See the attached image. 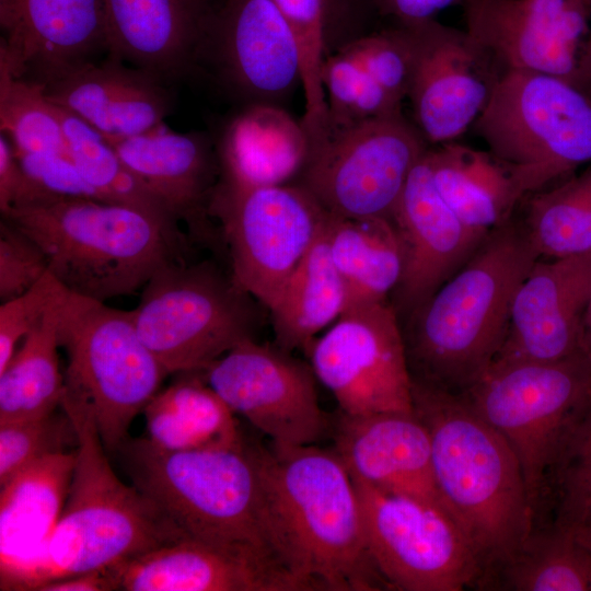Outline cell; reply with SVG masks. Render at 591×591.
Wrapping results in <instances>:
<instances>
[{"mask_svg": "<svg viewBox=\"0 0 591 591\" xmlns=\"http://www.w3.org/2000/svg\"><path fill=\"white\" fill-rule=\"evenodd\" d=\"M113 573L125 591H289L253 561L187 537L113 567Z\"/></svg>", "mask_w": 591, "mask_h": 591, "instance_id": "484cf974", "label": "cell"}, {"mask_svg": "<svg viewBox=\"0 0 591 591\" xmlns=\"http://www.w3.org/2000/svg\"><path fill=\"white\" fill-rule=\"evenodd\" d=\"M134 485L184 537L240 555L304 591L273 509L259 445L165 451L147 439L127 441ZM120 448V449H121Z\"/></svg>", "mask_w": 591, "mask_h": 591, "instance_id": "6da1fadb", "label": "cell"}, {"mask_svg": "<svg viewBox=\"0 0 591 591\" xmlns=\"http://www.w3.org/2000/svg\"><path fill=\"white\" fill-rule=\"evenodd\" d=\"M199 69L242 107H283L302 86L298 42L274 0H217Z\"/></svg>", "mask_w": 591, "mask_h": 591, "instance_id": "2e32d148", "label": "cell"}, {"mask_svg": "<svg viewBox=\"0 0 591 591\" xmlns=\"http://www.w3.org/2000/svg\"><path fill=\"white\" fill-rule=\"evenodd\" d=\"M259 454L273 509L306 590H385L367 551L355 482L334 450L311 445Z\"/></svg>", "mask_w": 591, "mask_h": 591, "instance_id": "8992f818", "label": "cell"}, {"mask_svg": "<svg viewBox=\"0 0 591 591\" xmlns=\"http://www.w3.org/2000/svg\"><path fill=\"white\" fill-rule=\"evenodd\" d=\"M0 129L14 150L70 157L57 106L43 86L0 65Z\"/></svg>", "mask_w": 591, "mask_h": 591, "instance_id": "8d00e7d4", "label": "cell"}, {"mask_svg": "<svg viewBox=\"0 0 591 591\" xmlns=\"http://www.w3.org/2000/svg\"><path fill=\"white\" fill-rule=\"evenodd\" d=\"M354 482L367 551L386 589L479 590L480 559L465 532L444 509Z\"/></svg>", "mask_w": 591, "mask_h": 591, "instance_id": "7c38bea8", "label": "cell"}, {"mask_svg": "<svg viewBox=\"0 0 591 591\" xmlns=\"http://www.w3.org/2000/svg\"><path fill=\"white\" fill-rule=\"evenodd\" d=\"M57 109L72 162L105 201L144 211L171 230L182 233L178 221L128 170L114 148L97 130L70 112L59 106Z\"/></svg>", "mask_w": 591, "mask_h": 591, "instance_id": "d590c367", "label": "cell"}, {"mask_svg": "<svg viewBox=\"0 0 591 591\" xmlns=\"http://www.w3.org/2000/svg\"><path fill=\"white\" fill-rule=\"evenodd\" d=\"M201 372L231 412L267 436L273 447L315 444L332 430L311 366L276 345L246 338Z\"/></svg>", "mask_w": 591, "mask_h": 591, "instance_id": "9a60e30c", "label": "cell"}, {"mask_svg": "<svg viewBox=\"0 0 591 591\" xmlns=\"http://www.w3.org/2000/svg\"><path fill=\"white\" fill-rule=\"evenodd\" d=\"M583 341L584 347L591 357V298L583 318Z\"/></svg>", "mask_w": 591, "mask_h": 591, "instance_id": "f907efd6", "label": "cell"}, {"mask_svg": "<svg viewBox=\"0 0 591 591\" xmlns=\"http://www.w3.org/2000/svg\"><path fill=\"white\" fill-rule=\"evenodd\" d=\"M320 80L326 101L324 132L403 113L402 103L344 51L324 57Z\"/></svg>", "mask_w": 591, "mask_h": 591, "instance_id": "74e56055", "label": "cell"}, {"mask_svg": "<svg viewBox=\"0 0 591 591\" xmlns=\"http://www.w3.org/2000/svg\"><path fill=\"white\" fill-rule=\"evenodd\" d=\"M426 159L448 206L471 229L488 234L515 216L534 193L525 171L491 151L456 142L429 146Z\"/></svg>", "mask_w": 591, "mask_h": 591, "instance_id": "4316f807", "label": "cell"}, {"mask_svg": "<svg viewBox=\"0 0 591 591\" xmlns=\"http://www.w3.org/2000/svg\"><path fill=\"white\" fill-rule=\"evenodd\" d=\"M209 213L219 221L233 280L267 310L318 237L328 215L297 183L244 186L221 177Z\"/></svg>", "mask_w": 591, "mask_h": 591, "instance_id": "8fae6325", "label": "cell"}, {"mask_svg": "<svg viewBox=\"0 0 591 591\" xmlns=\"http://www.w3.org/2000/svg\"><path fill=\"white\" fill-rule=\"evenodd\" d=\"M106 140L128 170L186 224L195 242L217 247L209 204L220 163L208 134L176 132L162 123L136 136Z\"/></svg>", "mask_w": 591, "mask_h": 591, "instance_id": "7402d4cb", "label": "cell"}, {"mask_svg": "<svg viewBox=\"0 0 591 591\" xmlns=\"http://www.w3.org/2000/svg\"><path fill=\"white\" fill-rule=\"evenodd\" d=\"M14 153L24 172L43 189L60 196L105 201L103 196L83 177L71 159L16 150Z\"/></svg>", "mask_w": 591, "mask_h": 591, "instance_id": "f6af8a7d", "label": "cell"}, {"mask_svg": "<svg viewBox=\"0 0 591 591\" xmlns=\"http://www.w3.org/2000/svg\"><path fill=\"white\" fill-rule=\"evenodd\" d=\"M256 303L230 270L210 260L178 259L152 275L130 312L139 337L171 374L202 371L253 338Z\"/></svg>", "mask_w": 591, "mask_h": 591, "instance_id": "9c48e42d", "label": "cell"}, {"mask_svg": "<svg viewBox=\"0 0 591 591\" xmlns=\"http://www.w3.org/2000/svg\"><path fill=\"white\" fill-rule=\"evenodd\" d=\"M591 254L540 257L520 283L505 343L494 362L556 361L587 350Z\"/></svg>", "mask_w": 591, "mask_h": 591, "instance_id": "ffe728a7", "label": "cell"}, {"mask_svg": "<svg viewBox=\"0 0 591 591\" xmlns=\"http://www.w3.org/2000/svg\"><path fill=\"white\" fill-rule=\"evenodd\" d=\"M60 291L0 372V424L45 416L60 408L65 389L57 333Z\"/></svg>", "mask_w": 591, "mask_h": 591, "instance_id": "836d02e7", "label": "cell"}, {"mask_svg": "<svg viewBox=\"0 0 591 591\" xmlns=\"http://www.w3.org/2000/svg\"><path fill=\"white\" fill-rule=\"evenodd\" d=\"M473 128L535 192L591 162V101L558 77L508 70Z\"/></svg>", "mask_w": 591, "mask_h": 591, "instance_id": "30bf717a", "label": "cell"}, {"mask_svg": "<svg viewBox=\"0 0 591 591\" xmlns=\"http://www.w3.org/2000/svg\"><path fill=\"white\" fill-rule=\"evenodd\" d=\"M49 271L42 247L14 223L0 221V299L16 298L33 288Z\"/></svg>", "mask_w": 591, "mask_h": 591, "instance_id": "7bdbcfd3", "label": "cell"}, {"mask_svg": "<svg viewBox=\"0 0 591 591\" xmlns=\"http://www.w3.org/2000/svg\"><path fill=\"white\" fill-rule=\"evenodd\" d=\"M460 395L510 444L521 465L534 529L547 524L553 468L591 407L588 351L556 361L494 362Z\"/></svg>", "mask_w": 591, "mask_h": 591, "instance_id": "52a82bcc", "label": "cell"}, {"mask_svg": "<svg viewBox=\"0 0 591 591\" xmlns=\"http://www.w3.org/2000/svg\"><path fill=\"white\" fill-rule=\"evenodd\" d=\"M483 590L591 591V551L572 529L538 526L493 571Z\"/></svg>", "mask_w": 591, "mask_h": 591, "instance_id": "d6a6232c", "label": "cell"}, {"mask_svg": "<svg viewBox=\"0 0 591 591\" xmlns=\"http://www.w3.org/2000/svg\"><path fill=\"white\" fill-rule=\"evenodd\" d=\"M46 97L76 115L104 138H126L164 123L173 107L167 83L106 54L39 83Z\"/></svg>", "mask_w": 591, "mask_h": 591, "instance_id": "cb8c5ba5", "label": "cell"}, {"mask_svg": "<svg viewBox=\"0 0 591 591\" xmlns=\"http://www.w3.org/2000/svg\"><path fill=\"white\" fill-rule=\"evenodd\" d=\"M60 407L78 438L66 503L42 552L0 579L1 590L38 591L48 582L109 569L184 537L151 499L118 478L88 408L68 398Z\"/></svg>", "mask_w": 591, "mask_h": 591, "instance_id": "277c9868", "label": "cell"}, {"mask_svg": "<svg viewBox=\"0 0 591 591\" xmlns=\"http://www.w3.org/2000/svg\"><path fill=\"white\" fill-rule=\"evenodd\" d=\"M577 530L591 524V407L565 441L549 483V522Z\"/></svg>", "mask_w": 591, "mask_h": 591, "instance_id": "f35d334b", "label": "cell"}, {"mask_svg": "<svg viewBox=\"0 0 591 591\" xmlns=\"http://www.w3.org/2000/svg\"><path fill=\"white\" fill-rule=\"evenodd\" d=\"M61 285L48 271L33 288L0 305V372L20 341L42 322L56 300Z\"/></svg>", "mask_w": 591, "mask_h": 591, "instance_id": "ee69618b", "label": "cell"}, {"mask_svg": "<svg viewBox=\"0 0 591 591\" xmlns=\"http://www.w3.org/2000/svg\"><path fill=\"white\" fill-rule=\"evenodd\" d=\"M331 431L333 450L354 480L433 503L448 512L434 479L430 436L415 412H339Z\"/></svg>", "mask_w": 591, "mask_h": 591, "instance_id": "603a6c76", "label": "cell"}, {"mask_svg": "<svg viewBox=\"0 0 591 591\" xmlns=\"http://www.w3.org/2000/svg\"><path fill=\"white\" fill-rule=\"evenodd\" d=\"M0 65L42 83L108 53L104 0H0Z\"/></svg>", "mask_w": 591, "mask_h": 591, "instance_id": "44dd1931", "label": "cell"}, {"mask_svg": "<svg viewBox=\"0 0 591 591\" xmlns=\"http://www.w3.org/2000/svg\"><path fill=\"white\" fill-rule=\"evenodd\" d=\"M216 147L221 178L276 186L297 183L310 158L311 139L285 107L254 104L229 121Z\"/></svg>", "mask_w": 591, "mask_h": 591, "instance_id": "83f0119b", "label": "cell"}, {"mask_svg": "<svg viewBox=\"0 0 591 591\" xmlns=\"http://www.w3.org/2000/svg\"><path fill=\"white\" fill-rule=\"evenodd\" d=\"M520 218L540 257L591 254V165L529 195Z\"/></svg>", "mask_w": 591, "mask_h": 591, "instance_id": "e575fe53", "label": "cell"}, {"mask_svg": "<svg viewBox=\"0 0 591 591\" xmlns=\"http://www.w3.org/2000/svg\"><path fill=\"white\" fill-rule=\"evenodd\" d=\"M76 449L38 459L0 486V579L33 560L50 537L68 496Z\"/></svg>", "mask_w": 591, "mask_h": 591, "instance_id": "f1b7e54d", "label": "cell"}, {"mask_svg": "<svg viewBox=\"0 0 591 591\" xmlns=\"http://www.w3.org/2000/svg\"><path fill=\"white\" fill-rule=\"evenodd\" d=\"M428 147L403 113L326 131L311 141L297 184L332 216L391 219Z\"/></svg>", "mask_w": 591, "mask_h": 591, "instance_id": "4fadbf2b", "label": "cell"}, {"mask_svg": "<svg viewBox=\"0 0 591 591\" xmlns=\"http://www.w3.org/2000/svg\"><path fill=\"white\" fill-rule=\"evenodd\" d=\"M217 0H104L108 53L163 82L199 69Z\"/></svg>", "mask_w": 591, "mask_h": 591, "instance_id": "d4e9b609", "label": "cell"}, {"mask_svg": "<svg viewBox=\"0 0 591 591\" xmlns=\"http://www.w3.org/2000/svg\"><path fill=\"white\" fill-rule=\"evenodd\" d=\"M42 187L22 169L9 138L0 136V211L8 212L35 196Z\"/></svg>", "mask_w": 591, "mask_h": 591, "instance_id": "bcb514c9", "label": "cell"}, {"mask_svg": "<svg viewBox=\"0 0 591 591\" xmlns=\"http://www.w3.org/2000/svg\"><path fill=\"white\" fill-rule=\"evenodd\" d=\"M467 33L507 70L569 82L591 12L572 0H462Z\"/></svg>", "mask_w": 591, "mask_h": 591, "instance_id": "ac0fdd59", "label": "cell"}, {"mask_svg": "<svg viewBox=\"0 0 591 591\" xmlns=\"http://www.w3.org/2000/svg\"><path fill=\"white\" fill-rule=\"evenodd\" d=\"M578 540L591 551V524L575 530Z\"/></svg>", "mask_w": 591, "mask_h": 591, "instance_id": "816d5d0a", "label": "cell"}, {"mask_svg": "<svg viewBox=\"0 0 591 591\" xmlns=\"http://www.w3.org/2000/svg\"><path fill=\"white\" fill-rule=\"evenodd\" d=\"M143 414L146 439L161 450L224 449L244 440L235 415L198 375L184 376L159 391Z\"/></svg>", "mask_w": 591, "mask_h": 591, "instance_id": "4dcf8cb0", "label": "cell"}, {"mask_svg": "<svg viewBox=\"0 0 591 591\" xmlns=\"http://www.w3.org/2000/svg\"><path fill=\"white\" fill-rule=\"evenodd\" d=\"M462 0H372L378 15L393 24L414 25L436 19L442 10L460 5Z\"/></svg>", "mask_w": 591, "mask_h": 591, "instance_id": "7dc6e473", "label": "cell"}, {"mask_svg": "<svg viewBox=\"0 0 591 591\" xmlns=\"http://www.w3.org/2000/svg\"><path fill=\"white\" fill-rule=\"evenodd\" d=\"M413 405L430 436L443 505L480 559L483 590L534 529L520 462L462 395L413 381Z\"/></svg>", "mask_w": 591, "mask_h": 591, "instance_id": "3957f363", "label": "cell"}, {"mask_svg": "<svg viewBox=\"0 0 591 591\" xmlns=\"http://www.w3.org/2000/svg\"><path fill=\"white\" fill-rule=\"evenodd\" d=\"M569 83L580 90L591 101V33L584 39Z\"/></svg>", "mask_w": 591, "mask_h": 591, "instance_id": "681fc988", "label": "cell"}, {"mask_svg": "<svg viewBox=\"0 0 591 591\" xmlns=\"http://www.w3.org/2000/svg\"><path fill=\"white\" fill-rule=\"evenodd\" d=\"M425 153L391 217L404 247L403 277L390 300L402 325L471 258L487 235L467 227L443 200Z\"/></svg>", "mask_w": 591, "mask_h": 591, "instance_id": "d6986e66", "label": "cell"}, {"mask_svg": "<svg viewBox=\"0 0 591 591\" xmlns=\"http://www.w3.org/2000/svg\"><path fill=\"white\" fill-rule=\"evenodd\" d=\"M591 12V0H572Z\"/></svg>", "mask_w": 591, "mask_h": 591, "instance_id": "f5cc1de1", "label": "cell"}, {"mask_svg": "<svg viewBox=\"0 0 591 591\" xmlns=\"http://www.w3.org/2000/svg\"><path fill=\"white\" fill-rule=\"evenodd\" d=\"M338 50L357 61L397 102L407 99L415 70V45L408 26L392 23Z\"/></svg>", "mask_w": 591, "mask_h": 591, "instance_id": "ab89813d", "label": "cell"}, {"mask_svg": "<svg viewBox=\"0 0 591 591\" xmlns=\"http://www.w3.org/2000/svg\"><path fill=\"white\" fill-rule=\"evenodd\" d=\"M44 251L67 290L105 302L141 290L172 260L185 259V235L134 207L38 192L1 215Z\"/></svg>", "mask_w": 591, "mask_h": 591, "instance_id": "5b68a950", "label": "cell"}, {"mask_svg": "<svg viewBox=\"0 0 591 591\" xmlns=\"http://www.w3.org/2000/svg\"><path fill=\"white\" fill-rule=\"evenodd\" d=\"M325 232L333 264L346 289L347 310L389 301L401 282L405 260L392 219L328 213Z\"/></svg>", "mask_w": 591, "mask_h": 591, "instance_id": "f546056e", "label": "cell"}, {"mask_svg": "<svg viewBox=\"0 0 591 591\" xmlns=\"http://www.w3.org/2000/svg\"><path fill=\"white\" fill-rule=\"evenodd\" d=\"M118 590L112 568L89 571L44 584L38 591H112Z\"/></svg>", "mask_w": 591, "mask_h": 591, "instance_id": "c3c4849f", "label": "cell"}, {"mask_svg": "<svg viewBox=\"0 0 591 591\" xmlns=\"http://www.w3.org/2000/svg\"><path fill=\"white\" fill-rule=\"evenodd\" d=\"M407 26L415 45L413 123L429 146L452 142L473 127L508 70L466 30L436 19Z\"/></svg>", "mask_w": 591, "mask_h": 591, "instance_id": "e0dca14e", "label": "cell"}, {"mask_svg": "<svg viewBox=\"0 0 591 591\" xmlns=\"http://www.w3.org/2000/svg\"><path fill=\"white\" fill-rule=\"evenodd\" d=\"M297 38L302 67L305 109L317 114L325 108L320 70L325 57L327 0H274Z\"/></svg>", "mask_w": 591, "mask_h": 591, "instance_id": "b9f144b4", "label": "cell"}, {"mask_svg": "<svg viewBox=\"0 0 591 591\" xmlns=\"http://www.w3.org/2000/svg\"><path fill=\"white\" fill-rule=\"evenodd\" d=\"M346 310V289L333 264L324 224L268 310L275 345L291 354L297 349L305 351L317 334Z\"/></svg>", "mask_w": 591, "mask_h": 591, "instance_id": "1f68e13d", "label": "cell"}, {"mask_svg": "<svg viewBox=\"0 0 591 591\" xmlns=\"http://www.w3.org/2000/svg\"><path fill=\"white\" fill-rule=\"evenodd\" d=\"M77 445L76 428L62 408L61 413L0 424V486L34 461Z\"/></svg>", "mask_w": 591, "mask_h": 591, "instance_id": "60d3db41", "label": "cell"}, {"mask_svg": "<svg viewBox=\"0 0 591 591\" xmlns=\"http://www.w3.org/2000/svg\"><path fill=\"white\" fill-rule=\"evenodd\" d=\"M57 333L68 356L62 398L88 408L106 451L120 449L166 371L139 337L130 310L109 308L63 287L57 300Z\"/></svg>", "mask_w": 591, "mask_h": 591, "instance_id": "ba28073f", "label": "cell"}, {"mask_svg": "<svg viewBox=\"0 0 591 591\" xmlns=\"http://www.w3.org/2000/svg\"><path fill=\"white\" fill-rule=\"evenodd\" d=\"M305 352L339 412H414L403 327L390 300L347 310Z\"/></svg>", "mask_w": 591, "mask_h": 591, "instance_id": "5bb4252c", "label": "cell"}, {"mask_svg": "<svg viewBox=\"0 0 591 591\" xmlns=\"http://www.w3.org/2000/svg\"><path fill=\"white\" fill-rule=\"evenodd\" d=\"M538 258L520 218L490 231L402 325L413 381L452 394L475 385L496 360L515 292Z\"/></svg>", "mask_w": 591, "mask_h": 591, "instance_id": "7a4b0ae2", "label": "cell"}]
</instances>
